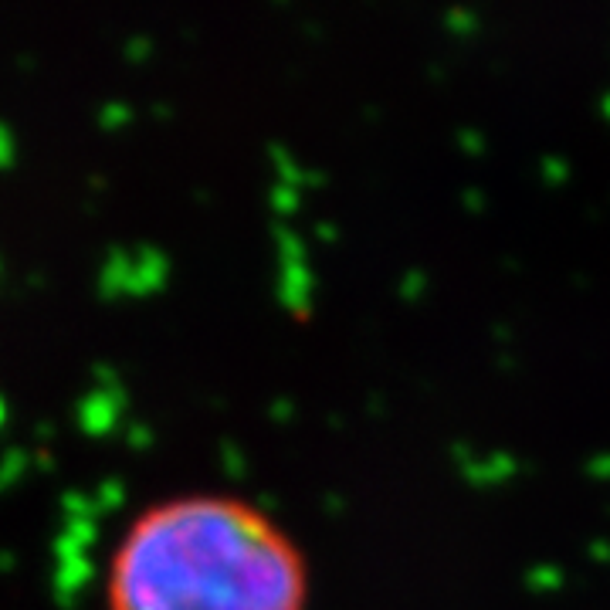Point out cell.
Here are the masks:
<instances>
[{
	"mask_svg": "<svg viewBox=\"0 0 610 610\" xmlns=\"http://www.w3.org/2000/svg\"><path fill=\"white\" fill-rule=\"evenodd\" d=\"M299 543L258 502L183 492L139 509L106 566V610H305Z\"/></svg>",
	"mask_w": 610,
	"mask_h": 610,
	"instance_id": "6da1fadb",
	"label": "cell"
},
{
	"mask_svg": "<svg viewBox=\"0 0 610 610\" xmlns=\"http://www.w3.org/2000/svg\"><path fill=\"white\" fill-rule=\"evenodd\" d=\"M519 475V461L512 455H488V458H478L468 461L465 465V478L472 482L475 488H482V492H488V488H499L505 485L509 478Z\"/></svg>",
	"mask_w": 610,
	"mask_h": 610,
	"instance_id": "7a4b0ae2",
	"label": "cell"
},
{
	"mask_svg": "<svg viewBox=\"0 0 610 610\" xmlns=\"http://www.w3.org/2000/svg\"><path fill=\"white\" fill-rule=\"evenodd\" d=\"M566 583V573L563 566H553V563H543V566H533V570L526 573V587L533 590V594L546 597V594H556Z\"/></svg>",
	"mask_w": 610,
	"mask_h": 610,
	"instance_id": "3957f363",
	"label": "cell"
},
{
	"mask_svg": "<svg viewBox=\"0 0 610 610\" xmlns=\"http://www.w3.org/2000/svg\"><path fill=\"white\" fill-rule=\"evenodd\" d=\"M539 177H543L546 187H563L566 180H570V163L563 160V156H546L543 163H539Z\"/></svg>",
	"mask_w": 610,
	"mask_h": 610,
	"instance_id": "277c9868",
	"label": "cell"
},
{
	"mask_svg": "<svg viewBox=\"0 0 610 610\" xmlns=\"http://www.w3.org/2000/svg\"><path fill=\"white\" fill-rule=\"evenodd\" d=\"M444 24L465 38V34H478V24H482V21H478L475 11H465V7H458V11H451L448 17H444Z\"/></svg>",
	"mask_w": 610,
	"mask_h": 610,
	"instance_id": "5b68a950",
	"label": "cell"
},
{
	"mask_svg": "<svg viewBox=\"0 0 610 610\" xmlns=\"http://www.w3.org/2000/svg\"><path fill=\"white\" fill-rule=\"evenodd\" d=\"M583 472H587V478H594V482H610V451L590 458L587 465H583Z\"/></svg>",
	"mask_w": 610,
	"mask_h": 610,
	"instance_id": "8992f818",
	"label": "cell"
},
{
	"mask_svg": "<svg viewBox=\"0 0 610 610\" xmlns=\"http://www.w3.org/2000/svg\"><path fill=\"white\" fill-rule=\"evenodd\" d=\"M461 146H465L472 156H482L485 153V136L478 133V129H465V133H461Z\"/></svg>",
	"mask_w": 610,
	"mask_h": 610,
	"instance_id": "52a82bcc",
	"label": "cell"
},
{
	"mask_svg": "<svg viewBox=\"0 0 610 610\" xmlns=\"http://www.w3.org/2000/svg\"><path fill=\"white\" fill-rule=\"evenodd\" d=\"M590 560L610 563V543H607V539H594V543H590Z\"/></svg>",
	"mask_w": 610,
	"mask_h": 610,
	"instance_id": "ba28073f",
	"label": "cell"
},
{
	"mask_svg": "<svg viewBox=\"0 0 610 610\" xmlns=\"http://www.w3.org/2000/svg\"><path fill=\"white\" fill-rule=\"evenodd\" d=\"M465 204L472 207L475 214H482V211H485V194H482V190H478V187H475V190H468V194H465Z\"/></svg>",
	"mask_w": 610,
	"mask_h": 610,
	"instance_id": "9c48e42d",
	"label": "cell"
},
{
	"mask_svg": "<svg viewBox=\"0 0 610 610\" xmlns=\"http://www.w3.org/2000/svg\"><path fill=\"white\" fill-rule=\"evenodd\" d=\"M600 112H604V116L610 119V95H604V102H600Z\"/></svg>",
	"mask_w": 610,
	"mask_h": 610,
	"instance_id": "30bf717a",
	"label": "cell"
}]
</instances>
